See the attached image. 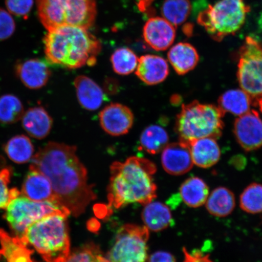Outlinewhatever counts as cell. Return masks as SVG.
I'll return each mask as SVG.
<instances>
[{"mask_svg":"<svg viewBox=\"0 0 262 262\" xmlns=\"http://www.w3.org/2000/svg\"><path fill=\"white\" fill-rule=\"evenodd\" d=\"M137 55L127 48L116 49L111 55V61L115 73L122 75L133 73L139 63Z\"/></svg>","mask_w":262,"mask_h":262,"instance_id":"4dcf8cb0","label":"cell"},{"mask_svg":"<svg viewBox=\"0 0 262 262\" xmlns=\"http://www.w3.org/2000/svg\"><path fill=\"white\" fill-rule=\"evenodd\" d=\"M161 160L164 170L172 176L185 174L194 165L188 144L181 141L168 144L162 150Z\"/></svg>","mask_w":262,"mask_h":262,"instance_id":"5bb4252c","label":"cell"},{"mask_svg":"<svg viewBox=\"0 0 262 262\" xmlns=\"http://www.w3.org/2000/svg\"><path fill=\"white\" fill-rule=\"evenodd\" d=\"M9 12L16 16L27 17L34 4V0H5Z\"/></svg>","mask_w":262,"mask_h":262,"instance_id":"e575fe53","label":"cell"},{"mask_svg":"<svg viewBox=\"0 0 262 262\" xmlns=\"http://www.w3.org/2000/svg\"><path fill=\"white\" fill-rule=\"evenodd\" d=\"M67 216L55 214L32 224L21 237L47 262H64L71 254Z\"/></svg>","mask_w":262,"mask_h":262,"instance_id":"277c9868","label":"cell"},{"mask_svg":"<svg viewBox=\"0 0 262 262\" xmlns=\"http://www.w3.org/2000/svg\"><path fill=\"white\" fill-rule=\"evenodd\" d=\"M191 11L189 0H165L161 8L163 18L174 26L184 24Z\"/></svg>","mask_w":262,"mask_h":262,"instance_id":"f1b7e54d","label":"cell"},{"mask_svg":"<svg viewBox=\"0 0 262 262\" xmlns=\"http://www.w3.org/2000/svg\"><path fill=\"white\" fill-rule=\"evenodd\" d=\"M21 194L33 201H51L58 204L51 182L37 170L30 169L23 185Z\"/></svg>","mask_w":262,"mask_h":262,"instance_id":"ac0fdd59","label":"cell"},{"mask_svg":"<svg viewBox=\"0 0 262 262\" xmlns=\"http://www.w3.org/2000/svg\"><path fill=\"white\" fill-rule=\"evenodd\" d=\"M240 206L249 214L262 212V185L253 183L248 185L241 195Z\"/></svg>","mask_w":262,"mask_h":262,"instance_id":"1f68e13d","label":"cell"},{"mask_svg":"<svg viewBox=\"0 0 262 262\" xmlns=\"http://www.w3.org/2000/svg\"><path fill=\"white\" fill-rule=\"evenodd\" d=\"M149 236V229L146 227L123 225L117 232L106 260L108 262H146Z\"/></svg>","mask_w":262,"mask_h":262,"instance_id":"30bf717a","label":"cell"},{"mask_svg":"<svg viewBox=\"0 0 262 262\" xmlns=\"http://www.w3.org/2000/svg\"><path fill=\"white\" fill-rule=\"evenodd\" d=\"M193 163L202 168H209L220 160V147L216 139L206 137L195 139L188 143Z\"/></svg>","mask_w":262,"mask_h":262,"instance_id":"d6986e66","label":"cell"},{"mask_svg":"<svg viewBox=\"0 0 262 262\" xmlns=\"http://www.w3.org/2000/svg\"><path fill=\"white\" fill-rule=\"evenodd\" d=\"M148 262H177L173 255L166 251H157L149 258Z\"/></svg>","mask_w":262,"mask_h":262,"instance_id":"8d00e7d4","label":"cell"},{"mask_svg":"<svg viewBox=\"0 0 262 262\" xmlns=\"http://www.w3.org/2000/svg\"><path fill=\"white\" fill-rule=\"evenodd\" d=\"M169 73L168 62L162 57L145 55L139 59L136 74L147 85H156L165 81Z\"/></svg>","mask_w":262,"mask_h":262,"instance_id":"2e32d148","label":"cell"},{"mask_svg":"<svg viewBox=\"0 0 262 262\" xmlns=\"http://www.w3.org/2000/svg\"><path fill=\"white\" fill-rule=\"evenodd\" d=\"M250 10L244 0H221L200 13L198 22L214 40L221 41L242 28Z\"/></svg>","mask_w":262,"mask_h":262,"instance_id":"52a82bcc","label":"cell"},{"mask_svg":"<svg viewBox=\"0 0 262 262\" xmlns=\"http://www.w3.org/2000/svg\"><path fill=\"white\" fill-rule=\"evenodd\" d=\"M11 170L6 168L0 171V209H6L12 199L21 194L16 188L9 189Z\"/></svg>","mask_w":262,"mask_h":262,"instance_id":"836d02e7","label":"cell"},{"mask_svg":"<svg viewBox=\"0 0 262 262\" xmlns=\"http://www.w3.org/2000/svg\"><path fill=\"white\" fill-rule=\"evenodd\" d=\"M5 217L16 236H24L26 229L34 222L49 215L71 214L67 209L51 201L35 202L21 194L10 202Z\"/></svg>","mask_w":262,"mask_h":262,"instance_id":"ba28073f","label":"cell"},{"mask_svg":"<svg viewBox=\"0 0 262 262\" xmlns=\"http://www.w3.org/2000/svg\"><path fill=\"white\" fill-rule=\"evenodd\" d=\"M179 193L185 205L190 208H196L205 204L209 190L204 180L193 177L182 183Z\"/></svg>","mask_w":262,"mask_h":262,"instance_id":"d4e9b609","label":"cell"},{"mask_svg":"<svg viewBox=\"0 0 262 262\" xmlns=\"http://www.w3.org/2000/svg\"><path fill=\"white\" fill-rule=\"evenodd\" d=\"M156 172L155 164L141 157L113 163L107 188L110 207L118 209L136 203L146 205L152 202L157 196L152 178Z\"/></svg>","mask_w":262,"mask_h":262,"instance_id":"7a4b0ae2","label":"cell"},{"mask_svg":"<svg viewBox=\"0 0 262 262\" xmlns=\"http://www.w3.org/2000/svg\"><path fill=\"white\" fill-rule=\"evenodd\" d=\"M185 260L184 262H212L208 257H202L199 254L198 255H189L185 252Z\"/></svg>","mask_w":262,"mask_h":262,"instance_id":"74e56055","label":"cell"},{"mask_svg":"<svg viewBox=\"0 0 262 262\" xmlns=\"http://www.w3.org/2000/svg\"><path fill=\"white\" fill-rule=\"evenodd\" d=\"M77 147L49 142L32 159L29 168L37 170L51 182L58 204L75 217L96 199L88 184L87 170L76 155Z\"/></svg>","mask_w":262,"mask_h":262,"instance_id":"6da1fadb","label":"cell"},{"mask_svg":"<svg viewBox=\"0 0 262 262\" xmlns=\"http://www.w3.org/2000/svg\"><path fill=\"white\" fill-rule=\"evenodd\" d=\"M4 150L9 158L17 164L27 163L34 157V145L29 137L25 135L12 137L5 144Z\"/></svg>","mask_w":262,"mask_h":262,"instance_id":"83f0119b","label":"cell"},{"mask_svg":"<svg viewBox=\"0 0 262 262\" xmlns=\"http://www.w3.org/2000/svg\"><path fill=\"white\" fill-rule=\"evenodd\" d=\"M205 205L212 215L217 217H227L235 208V195L230 189L220 186L209 194Z\"/></svg>","mask_w":262,"mask_h":262,"instance_id":"603a6c76","label":"cell"},{"mask_svg":"<svg viewBox=\"0 0 262 262\" xmlns=\"http://www.w3.org/2000/svg\"><path fill=\"white\" fill-rule=\"evenodd\" d=\"M44 44L48 61L69 70L93 67L101 49L100 41L88 29L71 26L48 31Z\"/></svg>","mask_w":262,"mask_h":262,"instance_id":"3957f363","label":"cell"},{"mask_svg":"<svg viewBox=\"0 0 262 262\" xmlns=\"http://www.w3.org/2000/svg\"><path fill=\"white\" fill-rule=\"evenodd\" d=\"M33 253L21 237H12L0 229V262H35Z\"/></svg>","mask_w":262,"mask_h":262,"instance_id":"e0dca14e","label":"cell"},{"mask_svg":"<svg viewBox=\"0 0 262 262\" xmlns=\"http://www.w3.org/2000/svg\"><path fill=\"white\" fill-rule=\"evenodd\" d=\"M22 126L28 135L36 139H43L50 133L53 120L45 108L31 107L24 113Z\"/></svg>","mask_w":262,"mask_h":262,"instance_id":"ffe728a7","label":"cell"},{"mask_svg":"<svg viewBox=\"0 0 262 262\" xmlns=\"http://www.w3.org/2000/svg\"><path fill=\"white\" fill-rule=\"evenodd\" d=\"M145 227L159 232L168 228L172 222L171 210L168 206L159 202H151L145 205L142 215Z\"/></svg>","mask_w":262,"mask_h":262,"instance_id":"cb8c5ba5","label":"cell"},{"mask_svg":"<svg viewBox=\"0 0 262 262\" xmlns=\"http://www.w3.org/2000/svg\"><path fill=\"white\" fill-rule=\"evenodd\" d=\"M168 58L173 70L179 75H185L194 70L199 61L195 48L188 42H179L170 49Z\"/></svg>","mask_w":262,"mask_h":262,"instance_id":"7402d4cb","label":"cell"},{"mask_svg":"<svg viewBox=\"0 0 262 262\" xmlns=\"http://www.w3.org/2000/svg\"><path fill=\"white\" fill-rule=\"evenodd\" d=\"M256 104H257V105L259 107L260 111L262 113V97L257 101Z\"/></svg>","mask_w":262,"mask_h":262,"instance_id":"ab89813d","label":"cell"},{"mask_svg":"<svg viewBox=\"0 0 262 262\" xmlns=\"http://www.w3.org/2000/svg\"><path fill=\"white\" fill-rule=\"evenodd\" d=\"M64 262H108L99 248L93 244H87L70 254Z\"/></svg>","mask_w":262,"mask_h":262,"instance_id":"d6a6232c","label":"cell"},{"mask_svg":"<svg viewBox=\"0 0 262 262\" xmlns=\"http://www.w3.org/2000/svg\"><path fill=\"white\" fill-rule=\"evenodd\" d=\"M237 78L239 84L253 103L262 97V47L247 37L239 51Z\"/></svg>","mask_w":262,"mask_h":262,"instance_id":"9c48e42d","label":"cell"},{"mask_svg":"<svg viewBox=\"0 0 262 262\" xmlns=\"http://www.w3.org/2000/svg\"><path fill=\"white\" fill-rule=\"evenodd\" d=\"M39 18L48 31L71 26L88 29L96 20V0H37Z\"/></svg>","mask_w":262,"mask_h":262,"instance_id":"8992f818","label":"cell"},{"mask_svg":"<svg viewBox=\"0 0 262 262\" xmlns=\"http://www.w3.org/2000/svg\"><path fill=\"white\" fill-rule=\"evenodd\" d=\"M253 101L242 90H231L225 92L219 97L218 106L226 113L240 116L248 112Z\"/></svg>","mask_w":262,"mask_h":262,"instance_id":"484cf974","label":"cell"},{"mask_svg":"<svg viewBox=\"0 0 262 262\" xmlns=\"http://www.w3.org/2000/svg\"><path fill=\"white\" fill-rule=\"evenodd\" d=\"M234 133L241 146L246 151H252L262 146V120L255 110L238 116L235 120Z\"/></svg>","mask_w":262,"mask_h":262,"instance_id":"8fae6325","label":"cell"},{"mask_svg":"<svg viewBox=\"0 0 262 262\" xmlns=\"http://www.w3.org/2000/svg\"><path fill=\"white\" fill-rule=\"evenodd\" d=\"M15 70L16 77L26 88L31 90L44 87L51 75L48 66L37 58L19 61L15 65Z\"/></svg>","mask_w":262,"mask_h":262,"instance_id":"9a60e30c","label":"cell"},{"mask_svg":"<svg viewBox=\"0 0 262 262\" xmlns=\"http://www.w3.org/2000/svg\"><path fill=\"white\" fill-rule=\"evenodd\" d=\"M15 30V24L11 15L0 8V41L11 37Z\"/></svg>","mask_w":262,"mask_h":262,"instance_id":"d590c367","label":"cell"},{"mask_svg":"<svg viewBox=\"0 0 262 262\" xmlns=\"http://www.w3.org/2000/svg\"><path fill=\"white\" fill-rule=\"evenodd\" d=\"M225 113L218 106L194 101L183 104L176 119V129L180 141H191L209 137L218 139L222 136Z\"/></svg>","mask_w":262,"mask_h":262,"instance_id":"5b68a950","label":"cell"},{"mask_svg":"<svg viewBox=\"0 0 262 262\" xmlns=\"http://www.w3.org/2000/svg\"><path fill=\"white\" fill-rule=\"evenodd\" d=\"M100 123L102 129L112 136L125 135L132 128L134 114L128 107L120 103H111L101 111Z\"/></svg>","mask_w":262,"mask_h":262,"instance_id":"7c38bea8","label":"cell"},{"mask_svg":"<svg viewBox=\"0 0 262 262\" xmlns=\"http://www.w3.org/2000/svg\"><path fill=\"white\" fill-rule=\"evenodd\" d=\"M24 107L17 97L6 94L0 97V123L13 124L24 116Z\"/></svg>","mask_w":262,"mask_h":262,"instance_id":"f546056e","label":"cell"},{"mask_svg":"<svg viewBox=\"0 0 262 262\" xmlns=\"http://www.w3.org/2000/svg\"><path fill=\"white\" fill-rule=\"evenodd\" d=\"M74 84L78 102L85 110L96 111L102 105L105 98L104 92L91 78L80 75L75 78Z\"/></svg>","mask_w":262,"mask_h":262,"instance_id":"44dd1931","label":"cell"},{"mask_svg":"<svg viewBox=\"0 0 262 262\" xmlns=\"http://www.w3.org/2000/svg\"><path fill=\"white\" fill-rule=\"evenodd\" d=\"M168 134L162 127L149 126L141 134L139 149L150 155H157L168 145Z\"/></svg>","mask_w":262,"mask_h":262,"instance_id":"4316f807","label":"cell"},{"mask_svg":"<svg viewBox=\"0 0 262 262\" xmlns=\"http://www.w3.org/2000/svg\"><path fill=\"white\" fill-rule=\"evenodd\" d=\"M140 11L146 12L149 9L155 0H136Z\"/></svg>","mask_w":262,"mask_h":262,"instance_id":"f35d334b","label":"cell"},{"mask_svg":"<svg viewBox=\"0 0 262 262\" xmlns=\"http://www.w3.org/2000/svg\"><path fill=\"white\" fill-rule=\"evenodd\" d=\"M144 40L157 51L168 49L175 40V26L161 17L150 18L144 26Z\"/></svg>","mask_w":262,"mask_h":262,"instance_id":"4fadbf2b","label":"cell"}]
</instances>
